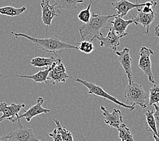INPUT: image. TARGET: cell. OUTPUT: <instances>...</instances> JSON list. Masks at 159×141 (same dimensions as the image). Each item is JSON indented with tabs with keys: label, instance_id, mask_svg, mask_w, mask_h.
I'll return each mask as SVG.
<instances>
[{
	"label": "cell",
	"instance_id": "7",
	"mask_svg": "<svg viewBox=\"0 0 159 141\" xmlns=\"http://www.w3.org/2000/svg\"><path fill=\"white\" fill-rule=\"evenodd\" d=\"M70 76L66 71V68L59 59L57 62L54 63L51 66V70L48 74V80H50L53 85H58L59 83H64Z\"/></svg>",
	"mask_w": 159,
	"mask_h": 141
},
{
	"label": "cell",
	"instance_id": "23",
	"mask_svg": "<svg viewBox=\"0 0 159 141\" xmlns=\"http://www.w3.org/2000/svg\"><path fill=\"white\" fill-rule=\"evenodd\" d=\"M117 129L119 130V137L121 141H134L129 128L125 124H123Z\"/></svg>",
	"mask_w": 159,
	"mask_h": 141
},
{
	"label": "cell",
	"instance_id": "30",
	"mask_svg": "<svg viewBox=\"0 0 159 141\" xmlns=\"http://www.w3.org/2000/svg\"><path fill=\"white\" fill-rule=\"evenodd\" d=\"M0 141H8L6 135H3L2 137H0Z\"/></svg>",
	"mask_w": 159,
	"mask_h": 141
},
{
	"label": "cell",
	"instance_id": "12",
	"mask_svg": "<svg viewBox=\"0 0 159 141\" xmlns=\"http://www.w3.org/2000/svg\"><path fill=\"white\" fill-rule=\"evenodd\" d=\"M100 109L103 112L104 122L112 128L118 129L123 124V116L119 109H114L112 113H110L106 106H101Z\"/></svg>",
	"mask_w": 159,
	"mask_h": 141
},
{
	"label": "cell",
	"instance_id": "6",
	"mask_svg": "<svg viewBox=\"0 0 159 141\" xmlns=\"http://www.w3.org/2000/svg\"><path fill=\"white\" fill-rule=\"evenodd\" d=\"M154 54L152 49L142 46L139 49V59L138 61V67L144 73L148 78L149 82L155 84L154 75L152 71V64H151L150 56Z\"/></svg>",
	"mask_w": 159,
	"mask_h": 141
},
{
	"label": "cell",
	"instance_id": "26",
	"mask_svg": "<svg viewBox=\"0 0 159 141\" xmlns=\"http://www.w3.org/2000/svg\"><path fill=\"white\" fill-rule=\"evenodd\" d=\"M92 4V1H90L89 3V5L86 9L80 11V12L78 14V18L83 23H87L90 20V18L92 16V14H91V6Z\"/></svg>",
	"mask_w": 159,
	"mask_h": 141
},
{
	"label": "cell",
	"instance_id": "33",
	"mask_svg": "<svg viewBox=\"0 0 159 141\" xmlns=\"http://www.w3.org/2000/svg\"><path fill=\"white\" fill-rule=\"evenodd\" d=\"M98 1H100V0H97V2H98Z\"/></svg>",
	"mask_w": 159,
	"mask_h": 141
},
{
	"label": "cell",
	"instance_id": "22",
	"mask_svg": "<svg viewBox=\"0 0 159 141\" xmlns=\"http://www.w3.org/2000/svg\"><path fill=\"white\" fill-rule=\"evenodd\" d=\"M54 121L56 125V128L60 134L62 141H74L73 134L70 131L62 126V125L60 124V121L58 120L54 119Z\"/></svg>",
	"mask_w": 159,
	"mask_h": 141
},
{
	"label": "cell",
	"instance_id": "32",
	"mask_svg": "<svg viewBox=\"0 0 159 141\" xmlns=\"http://www.w3.org/2000/svg\"><path fill=\"white\" fill-rule=\"evenodd\" d=\"M1 77H2V75H0V78H1Z\"/></svg>",
	"mask_w": 159,
	"mask_h": 141
},
{
	"label": "cell",
	"instance_id": "29",
	"mask_svg": "<svg viewBox=\"0 0 159 141\" xmlns=\"http://www.w3.org/2000/svg\"><path fill=\"white\" fill-rule=\"evenodd\" d=\"M158 33H159V26H158V25H157L156 27H155V29H154V34L157 37L159 36Z\"/></svg>",
	"mask_w": 159,
	"mask_h": 141
},
{
	"label": "cell",
	"instance_id": "18",
	"mask_svg": "<svg viewBox=\"0 0 159 141\" xmlns=\"http://www.w3.org/2000/svg\"><path fill=\"white\" fill-rule=\"evenodd\" d=\"M60 59V57H57V58H54V57L51 56V57H35V58L32 59L31 60V65L35 67H50L52 64L54 63L57 62L58 59Z\"/></svg>",
	"mask_w": 159,
	"mask_h": 141
},
{
	"label": "cell",
	"instance_id": "14",
	"mask_svg": "<svg viewBox=\"0 0 159 141\" xmlns=\"http://www.w3.org/2000/svg\"><path fill=\"white\" fill-rule=\"evenodd\" d=\"M145 5V3H132L128 0H119L115 3H112V6L113 10L117 11L118 16L123 18L126 16L129 11L134 8H138V7H142Z\"/></svg>",
	"mask_w": 159,
	"mask_h": 141
},
{
	"label": "cell",
	"instance_id": "24",
	"mask_svg": "<svg viewBox=\"0 0 159 141\" xmlns=\"http://www.w3.org/2000/svg\"><path fill=\"white\" fill-rule=\"evenodd\" d=\"M149 105L152 106L154 104L158 103L159 102V87L158 85L154 84L150 89L148 93Z\"/></svg>",
	"mask_w": 159,
	"mask_h": 141
},
{
	"label": "cell",
	"instance_id": "19",
	"mask_svg": "<svg viewBox=\"0 0 159 141\" xmlns=\"http://www.w3.org/2000/svg\"><path fill=\"white\" fill-rule=\"evenodd\" d=\"M84 0H56L55 4L59 10H67L72 11L73 10H78L77 3H81Z\"/></svg>",
	"mask_w": 159,
	"mask_h": 141
},
{
	"label": "cell",
	"instance_id": "5",
	"mask_svg": "<svg viewBox=\"0 0 159 141\" xmlns=\"http://www.w3.org/2000/svg\"><path fill=\"white\" fill-rule=\"evenodd\" d=\"M17 121V129L6 135L8 141H43L37 138L32 129L22 125L20 120Z\"/></svg>",
	"mask_w": 159,
	"mask_h": 141
},
{
	"label": "cell",
	"instance_id": "25",
	"mask_svg": "<svg viewBox=\"0 0 159 141\" xmlns=\"http://www.w3.org/2000/svg\"><path fill=\"white\" fill-rule=\"evenodd\" d=\"M79 44V46L77 47V49H79V50H80L83 53H85V54H89L94 50V45L92 41L83 40Z\"/></svg>",
	"mask_w": 159,
	"mask_h": 141
},
{
	"label": "cell",
	"instance_id": "20",
	"mask_svg": "<svg viewBox=\"0 0 159 141\" xmlns=\"http://www.w3.org/2000/svg\"><path fill=\"white\" fill-rule=\"evenodd\" d=\"M153 110H148L145 113L146 117V131L150 132L152 134H154L156 136H158V133L157 131V123L155 121V120L153 116Z\"/></svg>",
	"mask_w": 159,
	"mask_h": 141
},
{
	"label": "cell",
	"instance_id": "1",
	"mask_svg": "<svg viewBox=\"0 0 159 141\" xmlns=\"http://www.w3.org/2000/svg\"><path fill=\"white\" fill-rule=\"evenodd\" d=\"M11 33L16 37H25L30 41H31L32 43H33L36 48L41 49L44 52L52 53V54L55 55H56V51L58 50H66V49H78L77 47L75 46V45L62 41L59 39L58 36L55 35H52L50 37H45L43 38V39H39V38L33 37L21 33H14L12 31Z\"/></svg>",
	"mask_w": 159,
	"mask_h": 141
},
{
	"label": "cell",
	"instance_id": "15",
	"mask_svg": "<svg viewBox=\"0 0 159 141\" xmlns=\"http://www.w3.org/2000/svg\"><path fill=\"white\" fill-rule=\"evenodd\" d=\"M137 9L138 15L135 16L133 14L134 19V23L135 25H141L146 28V34H148L149 32L150 26L152 24V22L154 20L155 16H156V12L155 10L152 11L149 13H143L141 12L139 10V7Z\"/></svg>",
	"mask_w": 159,
	"mask_h": 141
},
{
	"label": "cell",
	"instance_id": "9",
	"mask_svg": "<svg viewBox=\"0 0 159 141\" xmlns=\"http://www.w3.org/2000/svg\"><path fill=\"white\" fill-rule=\"evenodd\" d=\"M50 0H41L40 6L41 7V20L43 23L48 26L52 25V21L55 16H58L61 14L60 10L56 7L55 3L50 5Z\"/></svg>",
	"mask_w": 159,
	"mask_h": 141
},
{
	"label": "cell",
	"instance_id": "17",
	"mask_svg": "<svg viewBox=\"0 0 159 141\" xmlns=\"http://www.w3.org/2000/svg\"><path fill=\"white\" fill-rule=\"evenodd\" d=\"M50 70H51V67L46 68L45 69L41 70L37 72V73L31 75H18V74H16V75L17 77L20 78L31 79L34 82L40 83H46L48 81V74L50 73Z\"/></svg>",
	"mask_w": 159,
	"mask_h": 141
},
{
	"label": "cell",
	"instance_id": "13",
	"mask_svg": "<svg viewBox=\"0 0 159 141\" xmlns=\"http://www.w3.org/2000/svg\"><path fill=\"white\" fill-rule=\"evenodd\" d=\"M44 102V100L42 97H39L37 100V103L33 105L31 107H30L27 110L22 114L20 115H18V120H20L21 118H25L27 122H30L32 118L42 113H48L50 112V110L45 109L42 106V105Z\"/></svg>",
	"mask_w": 159,
	"mask_h": 141
},
{
	"label": "cell",
	"instance_id": "21",
	"mask_svg": "<svg viewBox=\"0 0 159 141\" xmlns=\"http://www.w3.org/2000/svg\"><path fill=\"white\" fill-rule=\"evenodd\" d=\"M26 10L25 7L16 8V7L12 6H5L0 7V14L6 15V16H16L23 13Z\"/></svg>",
	"mask_w": 159,
	"mask_h": 141
},
{
	"label": "cell",
	"instance_id": "11",
	"mask_svg": "<svg viewBox=\"0 0 159 141\" xmlns=\"http://www.w3.org/2000/svg\"><path fill=\"white\" fill-rule=\"evenodd\" d=\"M129 52V49L127 48H125L119 52L115 51L120 65L123 68L125 74L127 76L128 83H131L133 82V73L131 70V64L133 60L130 56Z\"/></svg>",
	"mask_w": 159,
	"mask_h": 141
},
{
	"label": "cell",
	"instance_id": "28",
	"mask_svg": "<svg viewBox=\"0 0 159 141\" xmlns=\"http://www.w3.org/2000/svg\"><path fill=\"white\" fill-rule=\"evenodd\" d=\"M153 106L155 109V111L153 113V116L157 124H158L159 123V107L157 104H154Z\"/></svg>",
	"mask_w": 159,
	"mask_h": 141
},
{
	"label": "cell",
	"instance_id": "3",
	"mask_svg": "<svg viewBox=\"0 0 159 141\" xmlns=\"http://www.w3.org/2000/svg\"><path fill=\"white\" fill-rule=\"evenodd\" d=\"M125 103L129 105H138L143 109L146 108V101L148 98V93L143 90V87L137 83L132 82L128 83L125 90Z\"/></svg>",
	"mask_w": 159,
	"mask_h": 141
},
{
	"label": "cell",
	"instance_id": "2",
	"mask_svg": "<svg viewBox=\"0 0 159 141\" xmlns=\"http://www.w3.org/2000/svg\"><path fill=\"white\" fill-rule=\"evenodd\" d=\"M116 15L117 14L112 15H92L89 22L83 24L79 28V33L81 40H85L88 36L92 35V38L90 40V41H92L96 37L103 35L100 32V29L105 27L110 18L115 17Z\"/></svg>",
	"mask_w": 159,
	"mask_h": 141
},
{
	"label": "cell",
	"instance_id": "16",
	"mask_svg": "<svg viewBox=\"0 0 159 141\" xmlns=\"http://www.w3.org/2000/svg\"><path fill=\"white\" fill-rule=\"evenodd\" d=\"M114 18L115 20L110 22L112 24V27L116 35H128L127 33H126V29L129 25L134 23V19L131 18L128 21L124 20L123 18L119 16L118 14Z\"/></svg>",
	"mask_w": 159,
	"mask_h": 141
},
{
	"label": "cell",
	"instance_id": "31",
	"mask_svg": "<svg viewBox=\"0 0 159 141\" xmlns=\"http://www.w3.org/2000/svg\"><path fill=\"white\" fill-rule=\"evenodd\" d=\"M153 136V139H154V141H159V138L158 136H156L155 134H152Z\"/></svg>",
	"mask_w": 159,
	"mask_h": 141
},
{
	"label": "cell",
	"instance_id": "4",
	"mask_svg": "<svg viewBox=\"0 0 159 141\" xmlns=\"http://www.w3.org/2000/svg\"><path fill=\"white\" fill-rule=\"evenodd\" d=\"M70 79H73L75 82H77L84 86L88 90V94H94V95H96L98 96L104 98V99H108V101L112 102L113 103L119 105V106H123L124 108L127 109L129 110L130 111H132V110H134L135 109V105H129L125 103V102L119 101V100H117L115 97L111 96V95L108 94L107 92H105V91L102 89L100 86H97L96 84H95V83L88 82L84 79L78 78L77 77H75V78L70 77Z\"/></svg>",
	"mask_w": 159,
	"mask_h": 141
},
{
	"label": "cell",
	"instance_id": "27",
	"mask_svg": "<svg viewBox=\"0 0 159 141\" xmlns=\"http://www.w3.org/2000/svg\"><path fill=\"white\" fill-rule=\"evenodd\" d=\"M49 136H50L51 138L53 139L54 141H62L61 136H60V134H59V132H58L56 128L54 129V130L52 131V132L49 133Z\"/></svg>",
	"mask_w": 159,
	"mask_h": 141
},
{
	"label": "cell",
	"instance_id": "10",
	"mask_svg": "<svg viewBox=\"0 0 159 141\" xmlns=\"http://www.w3.org/2000/svg\"><path fill=\"white\" fill-rule=\"evenodd\" d=\"M126 35H116L111 26V27H109L107 36L104 37V35H101L96 37L95 39L100 41V45L101 47H104L105 48H109L114 51H116L117 48L120 45V39Z\"/></svg>",
	"mask_w": 159,
	"mask_h": 141
},
{
	"label": "cell",
	"instance_id": "8",
	"mask_svg": "<svg viewBox=\"0 0 159 141\" xmlns=\"http://www.w3.org/2000/svg\"><path fill=\"white\" fill-rule=\"evenodd\" d=\"M25 107V104L11 103L8 105L6 102L0 103V113H2V115L0 117V122L4 120H9L12 123L16 122L18 120V113Z\"/></svg>",
	"mask_w": 159,
	"mask_h": 141
}]
</instances>
